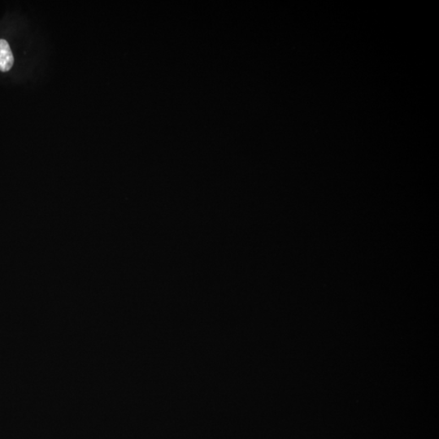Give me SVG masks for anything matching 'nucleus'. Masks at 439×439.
Wrapping results in <instances>:
<instances>
[{
	"mask_svg": "<svg viewBox=\"0 0 439 439\" xmlns=\"http://www.w3.org/2000/svg\"><path fill=\"white\" fill-rule=\"evenodd\" d=\"M14 58L9 44L6 40L0 39V71L7 72L12 68Z\"/></svg>",
	"mask_w": 439,
	"mask_h": 439,
	"instance_id": "obj_1",
	"label": "nucleus"
}]
</instances>
